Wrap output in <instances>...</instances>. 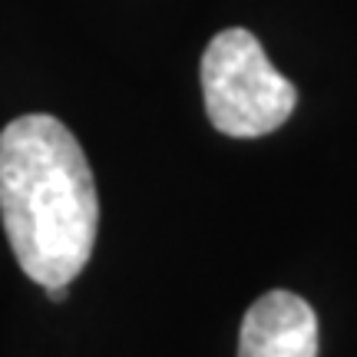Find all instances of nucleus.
Masks as SVG:
<instances>
[{
	"label": "nucleus",
	"mask_w": 357,
	"mask_h": 357,
	"mask_svg": "<svg viewBox=\"0 0 357 357\" xmlns=\"http://www.w3.org/2000/svg\"><path fill=\"white\" fill-rule=\"evenodd\" d=\"M238 357H318V314L301 294H261L245 311Z\"/></svg>",
	"instance_id": "7ed1b4c3"
},
{
	"label": "nucleus",
	"mask_w": 357,
	"mask_h": 357,
	"mask_svg": "<svg viewBox=\"0 0 357 357\" xmlns=\"http://www.w3.org/2000/svg\"><path fill=\"white\" fill-rule=\"evenodd\" d=\"M0 218L17 265L37 284H70L86 268L100 199L77 136L47 113L0 129Z\"/></svg>",
	"instance_id": "f257e3e1"
},
{
	"label": "nucleus",
	"mask_w": 357,
	"mask_h": 357,
	"mask_svg": "<svg viewBox=\"0 0 357 357\" xmlns=\"http://www.w3.org/2000/svg\"><path fill=\"white\" fill-rule=\"evenodd\" d=\"M202 96L208 123L235 139L268 136L298 106V89L265 56L252 30L231 26L202 53Z\"/></svg>",
	"instance_id": "f03ea898"
},
{
	"label": "nucleus",
	"mask_w": 357,
	"mask_h": 357,
	"mask_svg": "<svg viewBox=\"0 0 357 357\" xmlns=\"http://www.w3.org/2000/svg\"><path fill=\"white\" fill-rule=\"evenodd\" d=\"M47 298H50V301H66V284H56V288H47Z\"/></svg>",
	"instance_id": "20e7f679"
}]
</instances>
